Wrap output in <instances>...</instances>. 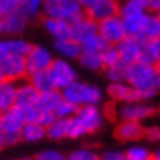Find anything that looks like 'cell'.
Returning a JSON list of instances; mask_svg holds the SVG:
<instances>
[{
  "label": "cell",
  "instance_id": "5b68a950",
  "mask_svg": "<svg viewBox=\"0 0 160 160\" xmlns=\"http://www.w3.org/2000/svg\"><path fill=\"white\" fill-rule=\"evenodd\" d=\"M49 70V75L54 82V87L57 90H64L67 88L70 83H74L77 77V70L74 69V65L70 64L69 59H64V57H57L52 61Z\"/></svg>",
  "mask_w": 160,
  "mask_h": 160
},
{
  "label": "cell",
  "instance_id": "7c38bea8",
  "mask_svg": "<svg viewBox=\"0 0 160 160\" xmlns=\"http://www.w3.org/2000/svg\"><path fill=\"white\" fill-rule=\"evenodd\" d=\"M114 137L121 142H136L145 137V128L139 121L121 119L114 128Z\"/></svg>",
  "mask_w": 160,
  "mask_h": 160
},
{
  "label": "cell",
  "instance_id": "ffe728a7",
  "mask_svg": "<svg viewBox=\"0 0 160 160\" xmlns=\"http://www.w3.org/2000/svg\"><path fill=\"white\" fill-rule=\"evenodd\" d=\"M23 124L25 122L18 118L17 113L13 110L0 113V129H2L7 136H20Z\"/></svg>",
  "mask_w": 160,
  "mask_h": 160
},
{
  "label": "cell",
  "instance_id": "4fadbf2b",
  "mask_svg": "<svg viewBox=\"0 0 160 160\" xmlns=\"http://www.w3.org/2000/svg\"><path fill=\"white\" fill-rule=\"evenodd\" d=\"M118 51H119V56H121V61L131 65L141 59V52H142V46H144V41L136 38V36H126L124 39H121L118 44Z\"/></svg>",
  "mask_w": 160,
  "mask_h": 160
},
{
  "label": "cell",
  "instance_id": "ba28073f",
  "mask_svg": "<svg viewBox=\"0 0 160 160\" xmlns=\"http://www.w3.org/2000/svg\"><path fill=\"white\" fill-rule=\"evenodd\" d=\"M26 61V69H28V75L34 74V72H41V70H48L52 64L54 57L52 52L41 44H33L30 52L25 56Z\"/></svg>",
  "mask_w": 160,
  "mask_h": 160
},
{
  "label": "cell",
  "instance_id": "bcb514c9",
  "mask_svg": "<svg viewBox=\"0 0 160 160\" xmlns=\"http://www.w3.org/2000/svg\"><path fill=\"white\" fill-rule=\"evenodd\" d=\"M5 33V20H3V17L0 15V36H2Z\"/></svg>",
  "mask_w": 160,
  "mask_h": 160
},
{
  "label": "cell",
  "instance_id": "9c48e42d",
  "mask_svg": "<svg viewBox=\"0 0 160 160\" xmlns=\"http://www.w3.org/2000/svg\"><path fill=\"white\" fill-rule=\"evenodd\" d=\"M98 33L106 39L108 44H118L121 39H124L128 36L121 15H114L98 21Z\"/></svg>",
  "mask_w": 160,
  "mask_h": 160
},
{
  "label": "cell",
  "instance_id": "6da1fadb",
  "mask_svg": "<svg viewBox=\"0 0 160 160\" xmlns=\"http://www.w3.org/2000/svg\"><path fill=\"white\" fill-rule=\"evenodd\" d=\"M105 114L98 105L78 106L75 116L70 118V134L69 139H80L83 136L95 134L103 128Z\"/></svg>",
  "mask_w": 160,
  "mask_h": 160
},
{
  "label": "cell",
  "instance_id": "db71d44e",
  "mask_svg": "<svg viewBox=\"0 0 160 160\" xmlns=\"http://www.w3.org/2000/svg\"><path fill=\"white\" fill-rule=\"evenodd\" d=\"M155 13H157V15H158V17H160V10H158V12H155Z\"/></svg>",
  "mask_w": 160,
  "mask_h": 160
},
{
  "label": "cell",
  "instance_id": "3957f363",
  "mask_svg": "<svg viewBox=\"0 0 160 160\" xmlns=\"http://www.w3.org/2000/svg\"><path fill=\"white\" fill-rule=\"evenodd\" d=\"M157 74L158 67L155 64L137 61L128 67V83L141 92L157 90Z\"/></svg>",
  "mask_w": 160,
  "mask_h": 160
},
{
  "label": "cell",
  "instance_id": "4dcf8cb0",
  "mask_svg": "<svg viewBox=\"0 0 160 160\" xmlns=\"http://www.w3.org/2000/svg\"><path fill=\"white\" fill-rule=\"evenodd\" d=\"M7 42V51H8V54H13V56H26L28 52H30L31 49V42H28L25 39L21 38H10V39H5Z\"/></svg>",
  "mask_w": 160,
  "mask_h": 160
},
{
  "label": "cell",
  "instance_id": "ab89813d",
  "mask_svg": "<svg viewBox=\"0 0 160 160\" xmlns=\"http://www.w3.org/2000/svg\"><path fill=\"white\" fill-rule=\"evenodd\" d=\"M56 119H57V116H56L54 111H41L39 113V118H38V122H39V124H42L44 128H49Z\"/></svg>",
  "mask_w": 160,
  "mask_h": 160
},
{
  "label": "cell",
  "instance_id": "5bb4252c",
  "mask_svg": "<svg viewBox=\"0 0 160 160\" xmlns=\"http://www.w3.org/2000/svg\"><path fill=\"white\" fill-rule=\"evenodd\" d=\"M3 20H5V33L10 36H18L26 30L31 17L26 13L23 5H20L17 10H13L7 17H3Z\"/></svg>",
  "mask_w": 160,
  "mask_h": 160
},
{
  "label": "cell",
  "instance_id": "e575fe53",
  "mask_svg": "<svg viewBox=\"0 0 160 160\" xmlns=\"http://www.w3.org/2000/svg\"><path fill=\"white\" fill-rule=\"evenodd\" d=\"M77 110H78V106H77V105H74L72 101L62 98V101L56 106L54 113H56L57 118H72V116H75Z\"/></svg>",
  "mask_w": 160,
  "mask_h": 160
},
{
  "label": "cell",
  "instance_id": "cb8c5ba5",
  "mask_svg": "<svg viewBox=\"0 0 160 160\" xmlns=\"http://www.w3.org/2000/svg\"><path fill=\"white\" fill-rule=\"evenodd\" d=\"M69 134H70V118H57L48 128V139L51 141L67 139Z\"/></svg>",
  "mask_w": 160,
  "mask_h": 160
},
{
  "label": "cell",
  "instance_id": "f546056e",
  "mask_svg": "<svg viewBox=\"0 0 160 160\" xmlns=\"http://www.w3.org/2000/svg\"><path fill=\"white\" fill-rule=\"evenodd\" d=\"M128 67L129 65L124 62H118L111 65V67L105 69V75L108 78V82H128Z\"/></svg>",
  "mask_w": 160,
  "mask_h": 160
},
{
  "label": "cell",
  "instance_id": "d6a6232c",
  "mask_svg": "<svg viewBox=\"0 0 160 160\" xmlns=\"http://www.w3.org/2000/svg\"><path fill=\"white\" fill-rule=\"evenodd\" d=\"M67 160H101V155L95 149L90 147H77L67 154Z\"/></svg>",
  "mask_w": 160,
  "mask_h": 160
},
{
  "label": "cell",
  "instance_id": "8fae6325",
  "mask_svg": "<svg viewBox=\"0 0 160 160\" xmlns=\"http://www.w3.org/2000/svg\"><path fill=\"white\" fill-rule=\"evenodd\" d=\"M85 15H88L95 21L119 15V0H93L85 7Z\"/></svg>",
  "mask_w": 160,
  "mask_h": 160
},
{
  "label": "cell",
  "instance_id": "d6986e66",
  "mask_svg": "<svg viewBox=\"0 0 160 160\" xmlns=\"http://www.w3.org/2000/svg\"><path fill=\"white\" fill-rule=\"evenodd\" d=\"M39 90L30 82L28 78L18 82L17 88V103L20 105H36L39 100Z\"/></svg>",
  "mask_w": 160,
  "mask_h": 160
},
{
  "label": "cell",
  "instance_id": "f907efd6",
  "mask_svg": "<svg viewBox=\"0 0 160 160\" xmlns=\"http://www.w3.org/2000/svg\"><path fill=\"white\" fill-rule=\"evenodd\" d=\"M18 160H36V157H20Z\"/></svg>",
  "mask_w": 160,
  "mask_h": 160
},
{
  "label": "cell",
  "instance_id": "74e56055",
  "mask_svg": "<svg viewBox=\"0 0 160 160\" xmlns=\"http://www.w3.org/2000/svg\"><path fill=\"white\" fill-rule=\"evenodd\" d=\"M44 3H46V0H25L23 8L26 10V13L31 18H34V17H38L39 13H42V7H44Z\"/></svg>",
  "mask_w": 160,
  "mask_h": 160
},
{
  "label": "cell",
  "instance_id": "52a82bcc",
  "mask_svg": "<svg viewBox=\"0 0 160 160\" xmlns=\"http://www.w3.org/2000/svg\"><path fill=\"white\" fill-rule=\"evenodd\" d=\"M157 113V110L147 101H132V103H124L118 108V118L124 121H145L150 119Z\"/></svg>",
  "mask_w": 160,
  "mask_h": 160
},
{
  "label": "cell",
  "instance_id": "11a10c76",
  "mask_svg": "<svg viewBox=\"0 0 160 160\" xmlns=\"http://www.w3.org/2000/svg\"><path fill=\"white\" fill-rule=\"evenodd\" d=\"M150 160H152V158H150Z\"/></svg>",
  "mask_w": 160,
  "mask_h": 160
},
{
  "label": "cell",
  "instance_id": "c3c4849f",
  "mask_svg": "<svg viewBox=\"0 0 160 160\" xmlns=\"http://www.w3.org/2000/svg\"><path fill=\"white\" fill-rule=\"evenodd\" d=\"M157 92L160 93V67H158V74H157Z\"/></svg>",
  "mask_w": 160,
  "mask_h": 160
},
{
  "label": "cell",
  "instance_id": "9a60e30c",
  "mask_svg": "<svg viewBox=\"0 0 160 160\" xmlns=\"http://www.w3.org/2000/svg\"><path fill=\"white\" fill-rule=\"evenodd\" d=\"M95 34H98V21L90 18L88 15L80 17L72 23V38L78 41L80 44H83Z\"/></svg>",
  "mask_w": 160,
  "mask_h": 160
},
{
  "label": "cell",
  "instance_id": "1f68e13d",
  "mask_svg": "<svg viewBox=\"0 0 160 160\" xmlns=\"http://www.w3.org/2000/svg\"><path fill=\"white\" fill-rule=\"evenodd\" d=\"M124 155H126V160H150L152 152L145 145L134 144V145H129L124 150Z\"/></svg>",
  "mask_w": 160,
  "mask_h": 160
},
{
  "label": "cell",
  "instance_id": "8992f818",
  "mask_svg": "<svg viewBox=\"0 0 160 160\" xmlns=\"http://www.w3.org/2000/svg\"><path fill=\"white\" fill-rule=\"evenodd\" d=\"M0 75L3 80H12V82H21L28 78V69L26 61L23 56H13L8 54L0 61Z\"/></svg>",
  "mask_w": 160,
  "mask_h": 160
},
{
  "label": "cell",
  "instance_id": "7402d4cb",
  "mask_svg": "<svg viewBox=\"0 0 160 160\" xmlns=\"http://www.w3.org/2000/svg\"><path fill=\"white\" fill-rule=\"evenodd\" d=\"M77 61H78V64H80V67L85 69V70H90V72L105 70L103 59H101V52H97V51L83 49L82 54H80V57H78Z\"/></svg>",
  "mask_w": 160,
  "mask_h": 160
},
{
  "label": "cell",
  "instance_id": "484cf974",
  "mask_svg": "<svg viewBox=\"0 0 160 160\" xmlns=\"http://www.w3.org/2000/svg\"><path fill=\"white\" fill-rule=\"evenodd\" d=\"M150 12L147 0H121L119 2V15H137V13H147Z\"/></svg>",
  "mask_w": 160,
  "mask_h": 160
},
{
  "label": "cell",
  "instance_id": "e0dca14e",
  "mask_svg": "<svg viewBox=\"0 0 160 160\" xmlns=\"http://www.w3.org/2000/svg\"><path fill=\"white\" fill-rule=\"evenodd\" d=\"M52 49L56 54H59L64 59L74 61V59L80 57V54L83 51V46L78 41H75L74 38H67V39H56L52 44Z\"/></svg>",
  "mask_w": 160,
  "mask_h": 160
},
{
  "label": "cell",
  "instance_id": "30bf717a",
  "mask_svg": "<svg viewBox=\"0 0 160 160\" xmlns=\"http://www.w3.org/2000/svg\"><path fill=\"white\" fill-rule=\"evenodd\" d=\"M106 93L116 103H132V101H144V93L134 88L128 82H111L106 87Z\"/></svg>",
  "mask_w": 160,
  "mask_h": 160
},
{
  "label": "cell",
  "instance_id": "60d3db41",
  "mask_svg": "<svg viewBox=\"0 0 160 160\" xmlns=\"http://www.w3.org/2000/svg\"><path fill=\"white\" fill-rule=\"evenodd\" d=\"M145 139L149 142L160 144V128L158 126H149L145 128Z\"/></svg>",
  "mask_w": 160,
  "mask_h": 160
},
{
  "label": "cell",
  "instance_id": "b9f144b4",
  "mask_svg": "<svg viewBox=\"0 0 160 160\" xmlns=\"http://www.w3.org/2000/svg\"><path fill=\"white\" fill-rule=\"evenodd\" d=\"M116 101L111 100V103H106L103 106V114L106 116L108 119H114V118H118V108H116Z\"/></svg>",
  "mask_w": 160,
  "mask_h": 160
},
{
  "label": "cell",
  "instance_id": "f1b7e54d",
  "mask_svg": "<svg viewBox=\"0 0 160 160\" xmlns=\"http://www.w3.org/2000/svg\"><path fill=\"white\" fill-rule=\"evenodd\" d=\"M12 110L17 113V116L25 122V124H26V122L38 121L39 113H41V110L36 105H20V103H17L15 106L12 108Z\"/></svg>",
  "mask_w": 160,
  "mask_h": 160
},
{
  "label": "cell",
  "instance_id": "7a4b0ae2",
  "mask_svg": "<svg viewBox=\"0 0 160 160\" xmlns=\"http://www.w3.org/2000/svg\"><path fill=\"white\" fill-rule=\"evenodd\" d=\"M62 95L65 100L72 101L77 106H85V105H100L103 101V90L98 85L83 82V80H75L70 83L67 88L62 90Z\"/></svg>",
  "mask_w": 160,
  "mask_h": 160
},
{
  "label": "cell",
  "instance_id": "2e32d148",
  "mask_svg": "<svg viewBox=\"0 0 160 160\" xmlns=\"http://www.w3.org/2000/svg\"><path fill=\"white\" fill-rule=\"evenodd\" d=\"M42 26L48 31L51 38L56 39H67L72 38V23L62 18H52V17H42Z\"/></svg>",
  "mask_w": 160,
  "mask_h": 160
},
{
  "label": "cell",
  "instance_id": "7bdbcfd3",
  "mask_svg": "<svg viewBox=\"0 0 160 160\" xmlns=\"http://www.w3.org/2000/svg\"><path fill=\"white\" fill-rule=\"evenodd\" d=\"M5 56H8V51H7V42H5V39H0V61H2Z\"/></svg>",
  "mask_w": 160,
  "mask_h": 160
},
{
  "label": "cell",
  "instance_id": "4316f807",
  "mask_svg": "<svg viewBox=\"0 0 160 160\" xmlns=\"http://www.w3.org/2000/svg\"><path fill=\"white\" fill-rule=\"evenodd\" d=\"M147 13H137V15L122 17L128 36H136V38H139V34H141L142 28H144V23H145V18H147Z\"/></svg>",
  "mask_w": 160,
  "mask_h": 160
},
{
  "label": "cell",
  "instance_id": "ac0fdd59",
  "mask_svg": "<svg viewBox=\"0 0 160 160\" xmlns=\"http://www.w3.org/2000/svg\"><path fill=\"white\" fill-rule=\"evenodd\" d=\"M17 88L18 82H12V80L0 82V113L8 111L17 105Z\"/></svg>",
  "mask_w": 160,
  "mask_h": 160
},
{
  "label": "cell",
  "instance_id": "d590c367",
  "mask_svg": "<svg viewBox=\"0 0 160 160\" xmlns=\"http://www.w3.org/2000/svg\"><path fill=\"white\" fill-rule=\"evenodd\" d=\"M83 49H88V51H97V52H101L106 46H108V42H106V39L101 36L100 33L98 34H95V36H92V38L88 39V41H85L83 42Z\"/></svg>",
  "mask_w": 160,
  "mask_h": 160
},
{
  "label": "cell",
  "instance_id": "7dc6e473",
  "mask_svg": "<svg viewBox=\"0 0 160 160\" xmlns=\"http://www.w3.org/2000/svg\"><path fill=\"white\" fill-rule=\"evenodd\" d=\"M152 160H160V147L152 152Z\"/></svg>",
  "mask_w": 160,
  "mask_h": 160
},
{
  "label": "cell",
  "instance_id": "f35d334b",
  "mask_svg": "<svg viewBox=\"0 0 160 160\" xmlns=\"http://www.w3.org/2000/svg\"><path fill=\"white\" fill-rule=\"evenodd\" d=\"M101 160H126V155H124V150L110 149L101 154Z\"/></svg>",
  "mask_w": 160,
  "mask_h": 160
},
{
  "label": "cell",
  "instance_id": "603a6c76",
  "mask_svg": "<svg viewBox=\"0 0 160 160\" xmlns=\"http://www.w3.org/2000/svg\"><path fill=\"white\" fill-rule=\"evenodd\" d=\"M160 38V17L155 12H149L147 18H145L144 28L139 34V39L142 41H152Z\"/></svg>",
  "mask_w": 160,
  "mask_h": 160
},
{
  "label": "cell",
  "instance_id": "836d02e7",
  "mask_svg": "<svg viewBox=\"0 0 160 160\" xmlns=\"http://www.w3.org/2000/svg\"><path fill=\"white\" fill-rule=\"evenodd\" d=\"M101 59H103V65L106 67H111V65L121 62V56L116 44H108L103 51H101Z\"/></svg>",
  "mask_w": 160,
  "mask_h": 160
},
{
  "label": "cell",
  "instance_id": "83f0119b",
  "mask_svg": "<svg viewBox=\"0 0 160 160\" xmlns=\"http://www.w3.org/2000/svg\"><path fill=\"white\" fill-rule=\"evenodd\" d=\"M28 80L39 90V93H44L49 90H54V82L49 75V70H41V72H34V74L28 75Z\"/></svg>",
  "mask_w": 160,
  "mask_h": 160
},
{
  "label": "cell",
  "instance_id": "f5cc1de1",
  "mask_svg": "<svg viewBox=\"0 0 160 160\" xmlns=\"http://www.w3.org/2000/svg\"><path fill=\"white\" fill-rule=\"evenodd\" d=\"M157 67H160V57H158V62H157Z\"/></svg>",
  "mask_w": 160,
  "mask_h": 160
},
{
  "label": "cell",
  "instance_id": "816d5d0a",
  "mask_svg": "<svg viewBox=\"0 0 160 160\" xmlns=\"http://www.w3.org/2000/svg\"><path fill=\"white\" fill-rule=\"evenodd\" d=\"M80 2H82V3H83V7H87V5H88V3H92V2H93V0H80Z\"/></svg>",
  "mask_w": 160,
  "mask_h": 160
},
{
  "label": "cell",
  "instance_id": "d4e9b609",
  "mask_svg": "<svg viewBox=\"0 0 160 160\" xmlns=\"http://www.w3.org/2000/svg\"><path fill=\"white\" fill-rule=\"evenodd\" d=\"M64 95H62V90H49V92H44L39 95V100L38 103H36V106L39 108L41 111H54L56 106L62 101Z\"/></svg>",
  "mask_w": 160,
  "mask_h": 160
},
{
  "label": "cell",
  "instance_id": "44dd1931",
  "mask_svg": "<svg viewBox=\"0 0 160 160\" xmlns=\"http://www.w3.org/2000/svg\"><path fill=\"white\" fill-rule=\"evenodd\" d=\"M20 137H21V142H28V144L39 142V141L44 139V137H48V128L39 124L38 121L26 122V124H23V128H21Z\"/></svg>",
  "mask_w": 160,
  "mask_h": 160
},
{
  "label": "cell",
  "instance_id": "ee69618b",
  "mask_svg": "<svg viewBox=\"0 0 160 160\" xmlns=\"http://www.w3.org/2000/svg\"><path fill=\"white\" fill-rule=\"evenodd\" d=\"M147 3H149L150 12H158L160 10V0H147Z\"/></svg>",
  "mask_w": 160,
  "mask_h": 160
},
{
  "label": "cell",
  "instance_id": "277c9868",
  "mask_svg": "<svg viewBox=\"0 0 160 160\" xmlns=\"http://www.w3.org/2000/svg\"><path fill=\"white\" fill-rule=\"evenodd\" d=\"M85 15V7L80 0H46L42 7V17L62 18L69 23Z\"/></svg>",
  "mask_w": 160,
  "mask_h": 160
},
{
  "label": "cell",
  "instance_id": "f6af8a7d",
  "mask_svg": "<svg viewBox=\"0 0 160 160\" xmlns=\"http://www.w3.org/2000/svg\"><path fill=\"white\" fill-rule=\"evenodd\" d=\"M5 147H8V145H7V136H5L3 131L0 129V150L5 149Z\"/></svg>",
  "mask_w": 160,
  "mask_h": 160
},
{
  "label": "cell",
  "instance_id": "8d00e7d4",
  "mask_svg": "<svg viewBox=\"0 0 160 160\" xmlns=\"http://www.w3.org/2000/svg\"><path fill=\"white\" fill-rule=\"evenodd\" d=\"M36 160H67V154L57 149H44L34 155Z\"/></svg>",
  "mask_w": 160,
  "mask_h": 160
},
{
  "label": "cell",
  "instance_id": "681fc988",
  "mask_svg": "<svg viewBox=\"0 0 160 160\" xmlns=\"http://www.w3.org/2000/svg\"><path fill=\"white\" fill-rule=\"evenodd\" d=\"M8 2H12V3H15V5L20 7V5H23V3H25V0H8Z\"/></svg>",
  "mask_w": 160,
  "mask_h": 160
}]
</instances>
